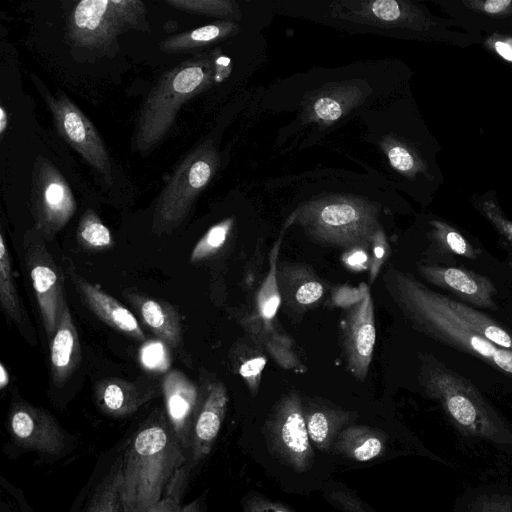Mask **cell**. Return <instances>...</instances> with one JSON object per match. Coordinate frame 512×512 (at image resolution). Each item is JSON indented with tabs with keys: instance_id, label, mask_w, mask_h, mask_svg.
Returning a JSON list of instances; mask_svg holds the SVG:
<instances>
[{
	"instance_id": "cell-1",
	"label": "cell",
	"mask_w": 512,
	"mask_h": 512,
	"mask_svg": "<svg viewBox=\"0 0 512 512\" xmlns=\"http://www.w3.org/2000/svg\"><path fill=\"white\" fill-rule=\"evenodd\" d=\"M382 280L414 329L512 379V332L472 306L428 288L411 273L389 267Z\"/></svg>"
},
{
	"instance_id": "cell-2",
	"label": "cell",
	"mask_w": 512,
	"mask_h": 512,
	"mask_svg": "<svg viewBox=\"0 0 512 512\" xmlns=\"http://www.w3.org/2000/svg\"><path fill=\"white\" fill-rule=\"evenodd\" d=\"M187 462L163 410H156L123 441V512H148Z\"/></svg>"
},
{
	"instance_id": "cell-3",
	"label": "cell",
	"mask_w": 512,
	"mask_h": 512,
	"mask_svg": "<svg viewBox=\"0 0 512 512\" xmlns=\"http://www.w3.org/2000/svg\"><path fill=\"white\" fill-rule=\"evenodd\" d=\"M419 382L464 435L512 446V428L468 379L434 355H419Z\"/></svg>"
},
{
	"instance_id": "cell-4",
	"label": "cell",
	"mask_w": 512,
	"mask_h": 512,
	"mask_svg": "<svg viewBox=\"0 0 512 512\" xmlns=\"http://www.w3.org/2000/svg\"><path fill=\"white\" fill-rule=\"evenodd\" d=\"M377 214V208L368 201L337 195L304 203L292 214V221L321 245L371 250L380 228Z\"/></svg>"
},
{
	"instance_id": "cell-5",
	"label": "cell",
	"mask_w": 512,
	"mask_h": 512,
	"mask_svg": "<svg viewBox=\"0 0 512 512\" xmlns=\"http://www.w3.org/2000/svg\"><path fill=\"white\" fill-rule=\"evenodd\" d=\"M210 61L187 60L165 73L150 90L137 118L135 150L142 155L153 149L170 130L180 107L209 85Z\"/></svg>"
},
{
	"instance_id": "cell-6",
	"label": "cell",
	"mask_w": 512,
	"mask_h": 512,
	"mask_svg": "<svg viewBox=\"0 0 512 512\" xmlns=\"http://www.w3.org/2000/svg\"><path fill=\"white\" fill-rule=\"evenodd\" d=\"M140 0H82L70 11L66 35L76 47L104 49L123 32L147 28Z\"/></svg>"
},
{
	"instance_id": "cell-7",
	"label": "cell",
	"mask_w": 512,
	"mask_h": 512,
	"mask_svg": "<svg viewBox=\"0 0 512 512\" xmlns=\"http://www.w3.org/2000/svg\"><path fill=\"white\" fill-rule=\"evenodd\" d=\"M217 163L215 151L205 143L188 154L169 177L154 209L152 232L171 234L188 216Z\"/></svg>"
},
{
	"instance_id": "cell-8",
	"label": "cell",
	"mask_w": 512,
	"mask_h": 512,
	"mask_svg": "<svg viewBox=\"0 0 512 512\" xmlns=\"http://www.w3.org/2000/svg\"><path fill=\"white\" fill-rule=\"evenodd\" d=\"M264 435L271 453L295 472H305L313 464L301 396L296 391L283 395L271 410Z\"/></svg>"
},
{
	"instance_id": "cell-9",
	"label": "cell",
	"mask_w": 512,
	"mask_h": 512,
	"mask_svg": "<svg viewBox=\"0 0 512 512\" xmlns=\"http://www.w3.org/2000/svg\"><path fill=\"white\" fill-rule=\"evenodd\" d=\"M7 430L18 453L34 452L47 461H57L73 450V439L54 416L25 400L12 401Z\"/></svg>"
},
{
	"instance_id": "cell-10",
	"label": "cell",
	"mask_w": 512,
	"mask_h": 512,
	"mask_svg": "<svg viewBox=\"0 0 512 512\" xmlns=\"http://www.w3.org/2000/svg\"><path fill=\"white\" fill-rule=\"evenodd\" d=\"M25 263L30 275L43 326L50 341L67 305L63 274L44 244V238L34 228L24 241Z\"/></svg>"
},
{
	"instance_id": "cell-11",
	"label": "cell",
	"mask_w": 512,
	"mask_h": 512,
	"mask_svg": "<svg viewBox=\"0 0 512 512\" xmlns=\"http://www.w3.org/2000/svg\"><path fill=\"white\" fill-rule=\"evenodd\" d=\"M75 210V199L65 178L46 159L38 160L32 189L35 229L44 239H52Z\"/></svg>"
},
{
	"instance_id": "cell-12",
	"label": "cell",
	"mask_w": 512,
	"mask_h": 512,
	"mask_svg": "<svg viewBox=\"0 0 512 512\" xmlns=\"http://www.w3.org/2000/svg\"><path fill=\"white\" fill-rule=\"evenodd\" d=\"M58 132L104 179L111 183V162L104 142L91 121L63 93L50 98Z\"/></svg>"
},
{
	"instance_id": "cell-13",
	"label": "cell",
	"mask_w": 512,
	"mask_h": 512,
	"mask_svg": "<svg viewBox=\"0 0 512 512\" xmlns=\"http://www.w3.org/2000/svg\"><path fill=\"white\" fill-rule=\"evenodd\" d=\"M123 442L103 453L69 512H123Z\"/></svg>"
},
{
	"instance_id": "cell-14",
	"label": "cell",
	"mask_w": 512,
	"mask_h": 512,
	"mask_svg": "<svg viewBox=\"0 0 512 512\" xmlns=\"http://www.w3.org/2000/svg\"><path fill=\"white\" fill-rule=\"evenodd\" d=\"M341 331L347 367L355 378L364 381L376 341L374 306L369 288L358 303L347 309Z\"/></svg>"
},
{
	"instance_id": "cell-15",
	"label": "cell",
	"mask_w": 512,
	"mask_h": 512,
	"mask_svg": "<svg viewBox=\"0 0 512 512\" xmlns=\"http://www.w3.org/2000/svg\"><path fill=\"white\" fill-rule=\"evenodd\" d=\"M160 385L164 411L188 460L192 427L203 401L205 385L197 386L180 370L168 371Z\"/></svg>"
},
{
	"instance_id": "cell-16",
	"label": "cell",
	"mask_w": 512,
	"mask_h": 512,
	"mask_svg": "<svg viewBox=\"0 0 512 512\" xmlns=\"http://www.w3.org/2000/svg\"><path fill=\"white\" fill-rule=\"evenodd\" d=\"M228 393L220 381L205 385L204 397L195 418L187 465L191 471L207 458L219 435L228 406Z\"/></svg>"
},
{
	"instance_id": "cell-17",
	"label": "cell",
	"mask_w": 512,
	"mask_h": 512,
	"mask_svg": "<svg viewBox=\"0 0 512 512\" xmlns=\"http://www.w3.org/2000/svg\"><path fill=\"white\" fill-rule=\"evenodd\" d=\"M418 271L428 282L456 295L465 304L491 309L496 307V287L483 275L440 265H419Z\"/></svg>"
},
{
	"instance_id": "cell-18",
	"label": "cell",
	"mask_w": 512,
	"mask_h": 512,
	"mask_svg": "<svg viewBox=\"0 0 512 512\" xmlns=\"http://www.w3.org/2000/svg\"><path fill=\"white\" fill-rule=\"evenodd\" d=\"M161 385L143 380L129 381L110 377L99 381L94 389L98 408L112 417H125L158 396Z\"/></svg>"
},
{
	"instance_id": "cell-19",
	"label": "cell",
	"mask_w": 512,
	"mask_h": 512,
	"mask_svg": "<svg viewBox=\"0 0 512 512\" xmlns=\"http://www.w3.org/2000/svg\"><path fill=\"white\" fill-rule=\"evenodd\" d=\"M277 282L282 303L292 314L314 308L326 292L323 281L303 263H278Z\"/></svg>"
},
{
	"instance_id": "cell-20",
	"label": "cell",
	"mask_w": 512,
	"mask_h": 512,
	"mask_svg": "<svg viewBox=\"0 0 512 512\" xmlns=\"http://www.w3.org/2000/svg\"><path fill=\"white\" fill-rule=\"evenodd\" d=\"M71 280L83 302L103 322L126 336L144 341L146 335L134 314L117 299L68 269Z\"/></svg>"
},
{
	"instance_id": "cell-21",
	"label": "cell",
	"mask_w": 512,
	"mask_h": 512,
	"mask_svg": "<svg viewBox=\"0 0 512 512\" xmlns=\"http://www.w3.org/2000/svg\"><path fill=\"white\" fill-rule=\"evenodd\" d=\"M123 296L158 340L171 349H181L182 322L179 312L173 305L131 289L125 290Z\"/></svg>"
},
{
	"instance_id": "cell-22",
	"label": "cell",
	"mask_w": 512,
	"mask_h": 512,
	"mask_svg": "<svg viewBox=\"0 0 512 512\" xmlns=\"http://www.w3.org/2000/svg\"><path fill=\"white\" fill-rule=\"evenodd\" d=\"M81 361V345L68 304L50 340V368L55 386H62Z\"/></svg>"
},
{
	"instance_id": "cell-23",
	"label": "cell",
	"mask_w": 512,
	"mask_h": 512,
	"mask_svg": "<svg viewBox=\"0 0 512 512\" xmlns=\"http://www.w3.org/2000/svg\"><path fill=\"white\" fill-rule=\"evenodd\" d=\"M310 441L321 451L332 447L338 434L353 418L350 411L319 402L303 404Z\"/></svg>"
},
{
	"instance_id": "cell-24",
	"label": "cell",
	"mask_w": 512,
	"mask_h": 512,
	"mask_svg": "<svg viewBox=\"0 0 512 512\" xmlns=\"http://www.w3.org/2000/svg\"><path fill=\"white\" fill-rule=\"evenodd\" d=\"M332 448L348 459L367 462L383 454L386 436L382 431L369 426L350 425L338 434Z\"/></svg>"
},
{
	"instance_id": "cell-25",
	"label": "cell",
	"mask_w": 512,
	"mask_h": 512,
	"mask_svg": "<svg viewBox=\"0 0 512 512\" xmlns=\"http://www.w3.org/2000/svg\"><path fill=\"white\" fill-rule=\"evenodd\" d=\"M0 304L5 315L23 331L29 329V320L17 289L9 247L0 234Z\"/></svg>"
},
{
	"instance_id": "cell-26",
	"label": "cell",
	"mask_w": 512,
	"mask_h": 512,
	"mask_svg": "<svg viewBox=\"0 0 512 512\" xmlns=\"http://www.w3.org/2000/svg\"><path fill=\"white\" fill-rule=\"evenodd\" d=\"M243 325L261 342L273 359L285 369L301 371L303 365L293 350V341L276 328H266L257 315L244 318Z\"/></svg>"
},
{
	"instance_id": "cell-27",
	"label": "cell",
	"mask_w": 512,
	"mask_h": 512,
	"mask_svg": "<svg viewBox=\"0 0 512 512\" xmlns=\"http://www.w3.org/2000/svg\"><path fill=\"white\" fill-rule=\"evenodd\" d=\"M282 235L274 243L269 255V270L256 295L257 317L266 328H275L274 318L282 303L277 282V265Z\"/></svg>"
},
{
	"instance_id": "cell-28",
	"label": "cell",
	"mask_w": 512,
	"mask_h": 512,
	"mask_svg": "<svg viewBox=\"0 0 512 512\" xmlns=\"http://www.w3.org/2000/svg\"><path fill=\"white\" fill-rule=\"evenodd\" d=\"M237 30L232 22L212 23L164 39L159 48L167 53L184 52L223 39Z\"/></svg>"
},
{
	"instance_id": "cell-29",
	"label": "cell",
	"mask_w": 512,
	"mask_h": 512,
	"mask_svg": "<svg viewBox=\"0 0 512 512\" xmlns=\"http://www.w3.org/2000/svg\"><path fill=\"white\" fill-rule=\"evenodd\" d=\"M76 237L78 244L91 252H104L114 245L110 230L93 210H86L81 217Z\"/></svg>"
},
{
	"instance_id": "cell-30",
	"label": "cell",
	"mask_w": 512,
	"mask_h": 512,
	"mask_svg": "<svg viewBox=\"0 0 512 512\" xmlns=\"http://www.w3.org/2000/svg\"><path fill=\"white\" fill-rule=\"evenodd\" d=\"M233 223L232 218H227L213 225L192 249L190 262H201L218 253L227 242Z\"/></svg>"
},
{
	"instance_id": "cell-31",
	"label": "cell",
	"mask_w": 512,
	"mask_h": 512,
	"mask_svg": "<svg viewBox=\"0 0 512 512\" xmlns=\"http://www.w3.org/2000/svg\"><path fill=\"white\" fill-rule=\"evenodd\" d=\"M172 8L193 14L232 17L235 15V4L225 0H167Z\"/></svg>"
},
{
	"instance_id": "cell-32",
	"label": "cell",
	"mask_w": 512,
	"mask_h": 512,
	"mask_svg": "<svg viewBox=\"0 0 512 512\" xmlns=\"http://www.w3.org/2000/svg\"><path fill=\"white\" fill-rule=\"evenodd\" d=\"M191 470L185 463L175 474L163 498L148 512H182L181 499L187 487Z\"/></svg>"
},
{
	"instance_id": "cell-33",
	"label": "cell",
	"mask_w": 512,
	"mask_h": 512,
	"mask_svg": "<svg viewBox=\"0 0 512 512\" xmlns=\"http://www.w3.org/2000/svg\"><path fill=\"white\" fill-rule=\"evenodd\" d=\"M140 361L147 370L166 371L170 363L167 345L160 340L146 342L140 350Z\"/></svg>"
},
{
	"instance_id": "cell-34",
	"label": "cell",
	"mask_w": 512,
	"mask_h": 512,
	"mask_svg": "<svg viewBox=\"0 0 512 512\" xmlns=\"http://www.w3.org/2000/svg\"><path fill=\"white\" fill-rule=\"evenodd\" d=\"M267 358L257 354L241 360L237 366V373L246 383L251 395L255 396L259 390L262 373L266 366Z\"/></svg>"
},
{
	"instance_id": "cell-35",
	"label": "cell",
	"mask_w": 512,
	"mask_h": 512,
	"mask_svg": "<svg viewBox=\"0 0 512 512\" xmlns=\"http://www.w3.org/2000/svg\"><path fill=\"white\" fill-rule=\"evenodd\" d=\"M371 258L369 266V283L372 284L389 256V243L386 235L380 227L374 234Z\"/></svg>"
},
{
	"instance_id": "cell-36",
	"label": "cell",
	"mask_w": 512,
	"mask_h": 512,
	"mask_svg": "<svg viewBox=\"0 0 512 512\" xmlns=\"http://www.w3.org/2000/svg\"><path fill=\"white\" fill-rule=\"evenodd\" d=\"M325 497L342 512H373L354 493L345 489H330Z\"/></svg>"
},
{
	"instance_id": "cell-37",
	"label": "cell",
	"mask_w": 512,
	"mask_h": 512,
	"mask_svg": "<svg viewBox=\"0 0 512 512\" xmlns=\"http://www.w3.org/2000/svg\"><path fill=\"white\" fill-rule=\"evenodd\" d=\"M467 512H512V497L502 494H486L471 502Z\"/></svg>"
},
{
	"instance_id": "cell-38",
	"label": "cell",
	"mask_w": 512,
	"mask_h": 512,
	"mask_svg": "<svg viewBox=\"0 0 512 512\" xmlns=\"http://www.w3.org/2000/svg\"><path fill=\"white\" fill-rule=\"evenodd\" d=\"M367 288L369 287L365 283H361L357 288L348 285L338 286L332 292V303L335 306L348 309L362 299Z\"/></svg>"
},
{
	"instance_id": "cell-39",
	"label": "cell",
	"mask_w": 512,
	"mask_h": 512,
	"mask_svg": "<svg viewBox=\"0 0 512 512\" xmlns=\"http://www.w3.org/2000/svg\"><path fill=\"white\" fill-rule=\"evenodd\" d=\"M440 231V230H439ZM439 233L440 242L443 243L445 249L449 252L472 258L475 256L473 248L468 244L465 238L462 237L457 231L448 229L445 232Z\"/></svg>"
},
{
	"instance_id": "cell-40",
	"label": "cell",
	"mask_w": 512,
	"mask_h": 512,
	"mask_svg": "<svg viewBox=\"0 0 512 512\" xmlns=\"http://www.w3.org/2000/svg\"><path fill=\"white\" fill-rule=\"evenodd\" d=\"M368 12L375 18L392 22L401 18L402 9L400 4L394 0H378L369 3Z\"/></svg>"
},
{
	"instance_id": "cell-41",
	"label": "cell",
	"mask_w": 512,
	"mask_h": 512,
	"mask_svg": "<svg viewBox=\"0 0 512 512\" xmlns=\"http://www.w3.org/2000/svg\"><path fill=\"white\" fill-rule=\"evenodd\" d=\"M243 512H292L285 505L262 495L248 496L243 504Z\"/></svg>"
},
{
	"instance_id": "cell-42",
	"label": "cell",
	"mask_w": 512,
	"mask_h": 512,
	"mask_svg": "<svg viewBox=\"0 0 512 512\" xmlns=\"http://www.w3.org/2000/svg\"><path fill=\"white\" fill-rule=\"evenodd\" d=\"M314 113L318 119L331 122L342 115V108L338 101L330 97H321L314 103Z\"/></svg>"
},
{
	"instance_id": "cell-43",
	"label": "cell",
	"mask_w": 512,
	"mask_h": 512,
	"mask_svg": "<svg viewBox=\"0 0 512 512\" xmlns=\"http://www.w3.org/2000/svg\"><path fill=\"white\" fill-rule=\"evenodd\" d=\"M368 250L363 248L349 249L342 256V261L351 270L362 271L369 270L370 259L368 258Z\"/></svg>"
},
{
	"instance_id": "cell-44",
	"label": "cell",
	"mask_w": 512,
	"mask_h": 512,
	"mask_svg": "<svg viewBox=\"0 0 512 512\" xmlns=\"http://www.w3.org/2000/svg\"><path fill=\"white\" fill-rule=\"evenodd\" d=\"M391 165L402 172L409 171L414 166L411 154L401 146H392L387 152Z\"/></svg>"
},
{
	"instance_id": "cell-45",
	"label": "cell",
	"mask_w": 512,
	"mask_h": 512,
	"mask_svg": "<svg viewBox=\"0 0 512 512\" xmlns=\"http://www.w3.org/2000/svg\"><path fill=\"white\" fill-rule=\"evenodd\" d=\"M512 2L509 0H489L484 2V10L489 13L504 11Z\"/></svg>"
},
{
	"instance_id": "cell-46",
	"label": "cell",
	"mask_w": 512,
	"mask_h": 512,
	"mask_svg": "<svg viewBox=\"0 0 512 512\" xmlns=\"http://www.w3.org/2000/svg\"><path fill=\"white\" fill-rule=\"evenodd\" d=\"M205 496L201 495L192 502L183 506L182 512H204Z\"/></svg>"
},
{
	"instance_id": "cell-47",
	"label": "cell",
	"mask_w": 512,
	"mask_h": 512,
	"mask_svg": "<svg viewBox=\"0 0 512 512\" xmlns=\"http://www.w3.org/2000/svg\"><path fill=\"white\" fill-rule=\"evenodd\" d=\"M495 49L504 59L512 62V44L497 41L495 43Z\"/></svg>"
},
{
	"instance_id": "cell-48",
	"label": "cell",
	"mask_w": 512,
	"mask_h": 512,
	"mask_svg": "<svg viewBox=\"0 0 512 512\" xmlns=\"http://www.w3.org/2000/svg\"><path fill=\"white\" fill-rule=\"evenodd\" d=\"M9 383V374L3 363H0V389H4Z\"/></svg>"
},
{
	"instance_id": "cell-49",
	"label": "cell",
	"mask_w": 512,
	"mask_h": 512,
	"mask_svg": "<svg viewBox=\"0 0 512 512\" xmlns=\"http://www.w3.org/2000/svg\"><path fill=\"white\" fill-rule=\"evenodd\" d=\"M8 126V115L3 106L0 108V134L3 135Z\"/></svg>"
}]
</instances>
